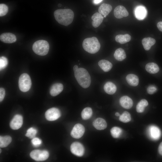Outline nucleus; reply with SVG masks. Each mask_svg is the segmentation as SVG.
I'll list each match as a JSON object with an SVG mask.
<instances>
[{"label":"nucleus","instance_id":"nucleus-1","mask_svg":"<svg viewBox=\"0 0 162 162\" xmlns=\"http://www.w3.org/2000/svg\"><path fill=\"white\" fill-rule=\"evenodd\" d=\"M54 15L57 21L65 26L71 24L74 18V12L69 9L57 10L54 11Z\"/></svg>","mask_w":162,"mask_h":162},{"label":"nucleus","instance_id":"nucleus-2","mask_svg":"<svg viewBox=\"0 0 162 162\" xmlns=\"http://www.w3.org/2000/svg\"><path fill=\"white\" fill-rule=\"evenodd\" d=\"M75 78L79 84L84 88L89 87L91 83L90 75L86 69L79 68L74 72Z\"/></svg>","mask_w":162,"mask_h":162},{"label":"nucleus","instance_id":"nucleus-3","mask_svg":"<svg viewBox=\"0 0 162 162\" xmlns=\"http://www.w3.org/2000/svg\"><path fill=\"white\" fill-rule=\"evenodd\" d=\"M82 45L84 49L91 54L97 52L99 50L100 46L98 39L94 37L85 39L83 41Z\"/></svg>","mask_w":162,"mask_h":162},{"label":"nucleus","instance_id":"nucleus-4","mask_svg":"<svg viewBox=\"0 0 162 162\" xmlns=\"http://www.w3.org/2000/svg\"><path fill=\"white\" fill-rule=\"evenodd\" d=\"M32 50L37 54L42 56L46 55L49 51V45L46 40H39L35 41L32 46Z\"/></svg>","mask_w":162,"mask_h":162},{"label":"nucleus","instance_id":"nucleus-5","mask_svg":"<svg viewBox=\"0 0 162 162\" xmlns=\"http://www.w3.org/2000/svg\"><path fill=\"white\" fill-rule=\"evenodd\" d=\"M19 87L22 92L28 91L30 88L32 82L29 76L27 74L24 73L19 77L18 82Z\"/></svg>","mask_w":162,"mask_h":162},{"label":"nucleus","instance_id":"nucleus-6","mask_svg":"<svg viewBox=\"0 0 162 162\" xmlns=\"http://www.w3.org/2000/svg\"><path fill=\"white\" fill-rule=\"evenodd\" d=\"M31 157L37 161H42L46 160L49 156V152L46 150H34L30 153Z\"/></svg>","mask_w":162,"mask_h":162},{"label":"nucleus","instance_id":"nucleus-7","mask_svg":"<svg viewBox=\"0 0 162 162\" xmlns=\"http://www.w3.org/2000/svg\"><path fill=\"white\" fill-rule=\"evenodd\" d=\"M61 113L57 108L53 107L48 110L45 113L46 119L49 121H54L60 117Z\"/></svg>","mask_w":162,"mask_h":162},{"label":"nucleus","instance_id":"nucleus-8","mask_svg":"<svg viewBox=\"0 0 162 162\" xmlns=\"http://www.w3.org/2000/svg\"><path fill=\"white\" fill-rule=\"evenodd\" d=\"M85 131L84 126L79 123L76 124L71 131L70 135L74 138L79 139L83 135Z\"/></svg>","mask_w":162,"mask_h":162},{"label":"nucleus","instance_id":"nucleus-9","mask_svg":"<svg viewBox=\"0 0 162 162\" xmlns=\"http://www.w3.org/2000/svg\"><path fill=\"white\" fill-rule=\"evenodd\" d=\"M70 151L75 155L81 157L84 152V148L82 144L78 142H73L70 147Z\"/></svg>","mask_w":162,"mask_h":162},{"label":"nucleus","instance_id":"nucleus-10","mask_svg":"<svg viewBox=\"0 0 162 162\" xmlns=\"http://www.w3.org/2000/svg\"><path fill=\"white\" fill-rule=\"evenodd\" d=\"M147 132L150 138L154 140H158L161 135V131L157 126L152 125L148 128Z\"/></svg>","mask_w":162,"mask_h":162},{"label":"nucleus","instance_id":"nucleus-11","mask_svg":"<svg viewBox=\"0 0 162 162\" xmlns=\"http://www.w3.org/2000/svg\"><path fill=\"white\" fill-rule=\"evenodd\" d=\"M134 12L135 16L137 19L139 20H142L145 18L147 13L146 8L142 5H139L136 7Z\"/></svg>","mask_w":162,"mask_h":162},{"label":"nucleus","instance_id":"nucleus-12","mask_svg":"<svg viewBox=\"0 0 162 162\" xmlns=\"http://www.w3.org/2000/svg\"><path fill=\"white\" fill-rule=\"evenodd\" d=\"M23 124L22 116L20 115H15L11 121L10 126L13 130H17L20 128Z\"/></svg>","mask_w":162,"mask_h":162},{"label":"nucleus","instance_id":"nucleus-13","mask_svg":"<svg viewBox=\"0 0 162 162\" xmlns=\"http://www.w3.org/2000/svg\"><path fill=\"white\" fill-rule=\"evenodd\" d=\"M114 14L116 18L121 19L129 15V13L124 7L122 5H118L115 8Z\"/></svg>","mask_w":162,"mask_h":162},{"label":"nucleus","instance_id":"nucleus-14","mask_svg":"<svg viewBox=\"0 0 162 162\" xmlns=\"http://www.w3.org/2000/svg\"><path fill=\"white\" fill-rule=\"evenodd\" d=\"M0 40L5 43H12L16 41V36L10 33H4L2 34L0 36Z\"/></svg>","mask_w":162,"mask_h":162},{"label":"nucleus","instance_id":"nucleus-15","mask_svg":"<svg viewBox=\"0 0 162 162\" xmlns=\"http://www.w3.org/2000/svg\"><path fill=\"white\" fill-rule=\"evenodd\" d=\"M119 102L123 107L127 109L131 108L133 104L132 99L127 96L121 97L120 99Z\"/></svg>","mask_w":162,"mask_h":162},{"label":"nucleus","instance_id":"nucleus-16","mask_svg":"<svg viewBox=\"0 0 162 162\" xmlns=\"http://www.w3.org/2000/svg\"><path fill=\"white\" fill-rule=\"evenodd\" d=\"M92 24L94 28L98 27L103 22L104 17L99 13L96 12L92 16Z\"/></svg>","mask_w":162,"mask_h":162},{"label":"nucleus","instance_id":"nucleus-17","mask_svg":"<svg viewBox=\"0 0 162 162\" xmlns=\"http://www.w3.org/2000/svg\"><path fill=\"white\" fill-rule=\"evenodd\" d=\"M94 128L98 130H103L105 129L107 126V123L105 120L100 118L95 119L93 123Z\"/></svg>","mask_w":162,"mask_h":162},{"label":"nucleus","instance_id":"nucleus-18","mask_svg":"<svg viewBox=\"0 0 162 162\" xmlns=\"http://www.w3.org/2000/svg\"><path fill=\"white\" fill-rule=\"evenodd\" d=\"M63 85L61 83H56L51 86L50 93L53 96H55L59 94L63 90Z\"/></svg>","mask_w":162,"mask_h":162},{"label":"nucleus","instance_id":"nucleus-19","mask_svg":"<svg viewBox=\"0 0 162 162\" xmlns=\"http://www.w3.org/2000/svg\"><path fill=\"white\" fill-rule=\"evenodd\" d=\"M112 7L111 5L108 4L103 3L99 7L98 9L99 13L106 17L111 11Z\"/></svg>","mask_w":162,"mask_h":162},{"label":"nucleus","instance_id":"nucleus-20","mask_svg":"<svg viewBox=\"0 0 162 162\" xmlns=\"http://www.w3.org/2000/svg\"><path fill=\"white\" fill-rule=\"evenodd\" d=\"M156 40L153 38L151 37L145 38L142 39V43L144 49L148 50L151 46L155 43Z\"/></svg>","mask_w":162,"mask_h":162},{"label":"nucleus","instance_id":"nucleus-21","mask_svg":"<svg viewBox=\"0 0 162 162\" xmlns=\"http://www.w3.org/2000/svg\"><path fill=\"white\" fill-rule=\"evenodd\" d=\"M127 82L130 86H137L139 83V79L136 75L133 74L128 75L126 77Z\"/></svg>","mask_w":162,"mask_h":162},{"label":"nucleus","instance_id":"nucleus-22","mask_svg":"<svg viewBox=\"0 0 162 162\" xmlns=\"http://www.w3.org/2000/svg\"><path fill=\"white\" fill-rule=\"evenodd\" d=\"M105 92L109 94H112L116 92L117 88L116 86L111 82H106L104 86Z\"/></svg>","mask_w":162,"mask_h":162},{"label":"nucleus","instance_id":"nucleus-23","mask_svg":"<svg viewBox=\"0 0 162 162\" xmlns=\"http://www.w3.org/2000/svg\"><path fill=\"white\" fill-rule=\"evenodd\" d=\"M98 64L104 72H107L112 68V64L108 61L105 59L100 60L98 62Z\"/></svg>","mask_w":162,"mask_h":162},{"label":"nucleus","instance_id":"nucleus-24","mask_svg":"<svg viewBox=\"0 0 162 162\" xmlns=\"http://www.w3.org/2000/svg\"><path fill=\"white\" fill-rule=\"evenodd\" d=\"M145 68L147 72L151 74H156L159 70L158 65L154 62H150L147 64Z\"/></svg>","mask_w":162,"mask_h":162},{"label":"nucleus","instance_id":"nucleus-25","mask_svg":"<svg viewBox=\"0 0 162 162\" xmlns=\"http://www.w3.org/2000/svg\"><path fill=\"white\" fill-rule=\"evenodd\" d=\"M114 56L115 58L118 61H122L126 58L124 50L122 48L117 49L115 52Z\"/></svg>","mask_w":162,"mask_h":162},{"label":"nucleus","instance_id":"nucleus-26","mask_svg":"<svg viewBox=\"0 0 162 162\" xmlns=\"http://www.w3.org/2000/svg\"><path fill=\"white\" fill-rule=\"evenodd\" d=\"M131 36L128 34H118L115 37L116 41L120 44H124L129 42L131 40Z\"/></svg>","mask_w":162,"mask_h":162},{"label":"nucleus","instance_id":"nucleus-27","mask_svg":"<svg viewBox=\"0 0 162 162\" xmlns=\"http://www.w3.org/2000/svg\"><path fill=\"white\" fill-rule=\"evenodd\" d=\"M12 139L9 136H0V147L4 148L7 146L11 142Z\"/></svg>","mask_w":162,"mask_h":162},{"label":"nucleus","instance_id":"nucleus-28","mask_svg":"<svg viewBox=\"0 0 162 162\" xmlns=\"http://www.w3.org/2000/svg\"><path fill=\"white\" fill-rule=\"evenodd\" d=\"M148 105L147 101L145 99L141 100L137 104L136 106V110L138 112H143L145 108Z\"/></svg>","mask_w":162,"mask_h":162},{"label":"nucleus","instance_id":"nucleus-29","mask_svg":"<svg viewBox=\"0 0 162 162\" xmlns=\"http://www.w3.org/2000/svg\"><path fill=\"white\" fill-rule=\"evenodd\" d=\"M92 111L91 108L87 107L83 109L81 112V116L84 120H87L92 116Z\"/></svg>","mask_w":162,"mask_h":162},{"label":"nucleus","instance_id":"nucleus-30","mask_svg":"<svg viewBox=\"0 0 162 162\" xmlns=\"http://www.w3.org/2000/svg\"><path fill=\"white\" fill-rule=\"evenodd\" d=\"M110 133L112 136L114 138L119 137L122 133V129L117 127L112 128L110 130Z\"/></svg>","mask_w":162,"mask_h":162},{"label":"nucleus","instance_id":"nucleus-31","mask_svg":"<svg viewBox=\"0 0 162 162\" xmlns=\"http://www.w3.org/2000/svg\"><path fill=\"white\" fill-rule=\"evenodd\" d=\"M119 119L120 121L123 122H128L131 120L130 115L128 112L125 111L120 115Z\"/></svg>","mask_w":162,"mask_h":162},{"label":"nucleus","instance_id":"nucleus-32","mask_svg":"<svg viewBox=\"0 0 162 162\" xmlns=\"http://www.w3.org/2000/svg\"><path fill=\"white\" fill-rule=\"evenodd\" d=\"M37 132V131L36 129L31 127L27 130L26 136L31 139H33L35 137Z\"/></svg>","mask_w":162,"mask_h":162},{"label":"nucleus","instance_id":"nucleus-33","mask_svg":"<svg viewBox=\"0 0 162 162\" xmlns=\"http://www.w3.org/2000/svg\"><path fill=\"white\" fill-rule=\"evenodd\" d=\"M8 64L7 58L5 57L2 56L0 58V70L5 68Z\"/></svg>","mask_w":162,"mask_h":162},{"label":"nucleus","instance_id":"nucleus-34","mask_svg":"<svg viewBox=\"0 0 162 162\" xmlns=\"http://www.w3.org/2000/svg\"><path fill=\"white\" fill-rule=\"evenodd\" d=\"M8 11V7L4 4H0V16H4L6 14Z\"/></svg>","mask_w":162,"mask_h":162},{"label":"nucleus","instance_id":"nucleus-35","mask_svg":"<svg viewBox=\"0 0 162 162\" xmlns=\"http://www.w3.org/2000/svg\"><path fill=\"white\" fill-rule=\"evenodd\" d=\"M32 142L34 146L38 147L41 144L42 141L38 138L34 137L32 140Z\"/></svg>","mask_w":162,"mask_h":162},{"label":"nucleus","instance_id":"nucleus-36","mask_svg":"<svg viewBox=\"0 0 162 162\" xmlns=\"http://www.w3.org/2000/svg\"><path fill=\"white\" fill-rule=\"evenodd\" d=\"M157 88L154 86L151 85L149 86L147 88V92L149 94H152L156 91Z\"/></svg>","mask_w":162,"mask_h":162},{"label":"nucleus","instance_id":"nucleus-37","mask_svg":"<svg viewBox=\"0 0 162 162\" xmlns=\"http://www.w3.org/2000/svg\"><path fill=\"white\" fill-rule=\"evenodd\" d=\"M5 89L2 88H0V101H2L5 97Z\"/></svg>","mask_w":162,"mask_h":162},{"label":"nucleus","instance_id":"nucleus-38","mask_svg":"<svg viewBox=\"0 0 162 162\" xmlns=\"http://www.w3.org/2000/svg\"><path fill=\"white\" fill-rule=\"evenodd\" d=\"M157 27L158 29L162 32V21L159 22L158 23Z\"/></svg>","mask_w":162,"mask_h":162},{"label":"nucleus","instance_id":"nucleus-39","mask_svg":"<svg viewBox=\"0 0 162 162\" xmlns=\"http://www.w3.org/2000/svg\"><path fill=\"white\" fill-rule=\"evenodd\" d=\"M158 152L159 153L162 155V142L160 144L158 147Z\"/></svg>","mask_w":162,"mask_h":162},{"label":"nucleus","instance_id":"nucleus-40","mask_svg":"<svg viewBox=\"0 0 162 162\" xmlns=\"http://www.w3.org/2000/svg\"><path fill=\"white\" fill-rule=\"evenodd\" d=\"M103 0H93V3L95 4H97L100 3Z\"/></svg>","mask_w":162,"mask_h":162},{"label":"nucleus","instance_id":"nucleus-41","mask_svg":"<svg viewBox=\"0 0 162 162\" xmlns=\"http://www.w3.org/2000/svg\"><path fill=\"white\" fill-rule=\"evenodd\" d=\"M78 66L76 65H75L73 67V70L74 71H75L78 69Z\"/></svg>","mask_w":162,"mask_h":162},{"label":"nucleus","instance_id":"nucleus-42","mask_svg":"<svg viewBox=\"0 0 162 162\" xmlns=\"http://www.w3.org/2000/svg\"><path fill=\"white\" fill-rule=\"evenodd\" d=\"M115 115L116 116H120V115L119 113L118 112H116L115 113Z\"/></svg>","mask_w":162,"mask_h":162},{"label":"nucleus","instance_id":"nucleus-43","mask_svg":"<svg viewBox=\"0 0 162 162\" xmlns=\"http://www.w3.org/2000/svg\"><path fill=\"white\" fill-rule=\"evenodd\" d=\"M58 6L59 7H61V4H58Z\"/></svg>","mask_w":162,"mask_h":162},{"label":"nucleus","instance_id":"nucleus-44","mask_svg":"<svg viewBox=\"0 0 162 162\" xmlns=\"http://www.w3.org/2000/svg\"><path fill=\"white\" fill-rule=\"evenodd\" d=\"M1 152V149H0V153Z\"/></svg>","mask_w":162,"mask_h":162}]
</instances>
